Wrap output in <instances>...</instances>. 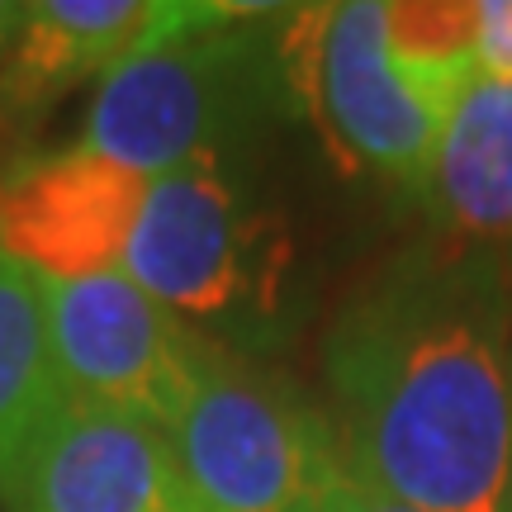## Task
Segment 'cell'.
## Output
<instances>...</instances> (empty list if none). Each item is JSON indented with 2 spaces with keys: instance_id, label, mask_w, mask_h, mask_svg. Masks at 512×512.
<instances>
[{
  "instance_id": "16",
  "label": "cell",
  "mask_w": 512,
  "mask_h": 512,
  "mask_svg": "<svg viewBox=\"0 0 512 512\" xmlns=\"http://www.w3.org/2000/svg\"><path fill=\"white\" fill-rule=\"evenodd\" d=\"M508 512H512V489H508Z\"/></svg>"
},
{
  "instance_id": "9",
  "label": "cell",
  "mask_w": 512,
  "mask_h": 512,
  "mask_svg": "<svg viewBox=\"0 0 512 512\" xmlns=\"http://www.w3.org/2000/svg\"><path fill=\"white\" fill-rule=\"evenodd\" d=\"M219 5L181 0H38L24 5L15 43L0 62V100L38 110L91 76H105L162 38L200 24Z\"/></svg>"
},
{
  "instance_id": "13",
  "label": "cell",
  "mask_w": 512,
  "mask_h": 512,
  "mask_svg": "<svg viewBox=\"0 0 512 512\" xmlns=\"http://www.w3.org/2000/svg\"><path fill=\"white\" fill-rule=\"evenodd\" d=\"M475 67L512 81V0L475 5Z\"/></svg>"
},
{
  "instance_id": "1",
  "label": "cell",
  "mask_w": 512,
  "mask_h": 512,
  "mask_svg": "<svg viewBox=\"0 0 512 512\" xmlns=\"http://www.w3.org/2000/svg\"><path fill=\"white\" fill-rule=\"evenodd\" d=\"M342 460L418 512H508L512 285L498 256L418 247L323 342Z\"/></svg>"
},
{
  "instance_id": "8",
  "label": "cell",
  "mask_w": 512,
  "mask_h": 512,
  "mask_svg": "<svg viewBox=\"0 0 512 512\" xmlns=\"http://www.w3.org/2000/svg\"><path fill=\"white\" fill-rule=\"evenodd\" d=\"M147 181L86 147L43 157L0 185V252L38 280L119 271Z\"/></svg>"
},
{
  "instance_id": "4",
  "label": "cell",
  "mask_w": 512,
  "mask_h": 512,
  "mask_svg": "<svg viewBox=\"0 0 512 512\" xmlns=\"http://www.w3.org/2000/svg\"><path fill=\"white\" fill-rule=\"evenodd\" d=\"M166 441L200 512H318L347 470L328 413L275 366L214 337Z\"/></svg>"
},
{
  "instance_id": "2",
  "label": "cell",
  "mask_w": 512,
  "mask_h": 512,
  "mask_svg": "<svg viewBox=\"0 0 512 512\" xmlns=\"http://www.w3.org/2000/svg\"><path fill=\"white\" fill-rule=\"evenodd\" d=\"M285 15L271 5H219L119 62L95 91L81 147L143 181L195 162H242L290 95Z\"/></svg>"
},
{
  "instance_id": "15",
  "label": "cell",
  "mask_w": 512,
  "mask_h": 512,
  "mask_svg": "<svg viewBox=\"0 0 512 512\" xmlns=\"http://www.w3.org/2000/svg\"><path fill=\"white\" fill-rule=\"evenodd\" d=\"M19 15H24V5H5V0H0V62H5V53H10V43H15Z\"/></svg>"
},
{
  "instance_id": "5",
  "label": "cell",
  "mask_w": 512,
  "mask_h": 512,
  "mask_svg": "<svg viewBox=\"0 0 512 512\" xmlns=\"http://www.w3.org/2000/svg\"><path fill=\"white\" fill-rule=\"evenodd\" d=\"M285 76L347 171L422 190L456 86L408 67L389 48V15L375 0L309 5L285 15Z\"/></svg>"
},
{
  "instance_id": "11",
  "label": "cell",
  "mask_w": 512,
  "mask_h": 512,
  "mask_svg": "<svg viewBox=\"0 0 512 512\" xmlns=\"http://www.w3.org/2000/svg\"><path fill=\"white\" fill-rule=\"evenodd\" d=\"M62 399L48 337V294L24 261L0 252V465Z\"/></svg>"
},
{
  "instance_id": "7",
  "label": "cell",
  "mask_w": 512,
  "mask_h": 512,
  "mask_svg": "<svg viewBox=\"0 0 512 512\" xmlns=\"http://www.w3.org/2000/svg\"><path fill=\"white\" fill-rule=\"evenodd\" d=\"M5 512H200L157 422L62 399L0 465Z\"/></svg>"
},
{
  "instance_id": "6",
  "label": "cell",
  "mask_w": 512,
  "mask_h": 512,
  "mask_svg": "<svg viewBox=\"0 0 512 512\" xmlns=\"http://www.w3.org/2000/svg\"><path fill=\"white\" fill-rule=\"evenodd\" d=\"M43 294L57 389L166 432L209 337L147 299L124 271L43 280Z\"/></svg>"
},
{
  "instance_id": "10",
  "label": "cell",
  "mask_w": 512,
  "mask_h": 512,
  "mask_svg": "<svg viewBox=\"0 0 512 512\" xmlns=\"http://www.w3.org/2000/svg\"><path fill=\"white\" fill-rule=\"evenodd\" d=\"M422 195L451 247H512V81L475 67L456 86Z\"/></svg>"
},
{
  "instance_id": "12",
  "label": "cell",
  "mask_w": 512,
  "mask_h": 512,
  "mask_svg": "<svg viewBox=\"0 0 512 512\" xmlns=\"http://www.w3.org/2000/svg\"><path fill=\"white\" fill-rule=\"evenodd\" d=\"M389 15V48L441 81H460L475 72V5H446V0H418V5H384Z\"/></svg>"
},
{
  "instance_id": "14",
  "label": "cell",
  "mask_w": 512,
  "mask_h": 512,
  "mask_svg": "<svg viewBox=\"0 0 512 512\" xmlns=\"http://www.w3.org/2000/svg\"><path fill=\"white\" fill-rule=\"evenodd\" d=\"M318 512H418V508H408L399 498L370 489L366 479H356L351 470H342V475L332 479V489H328V498H323Z\"/></svg>"
},
{
  "instance_id": "3",
  "label": "cell",
  "mask_w": 512,
  "mask_h": 512,
  "mask_svg": "<svg viewBox=\"0 0 512 512\" xmlns=\"http://www.w3.org/2000/svg\"><path fill=\"white\" fill-rule=\"evenodd\" d=\"M299 247L238 162H195L147 181L119 271L223 347H261L285 328Z\"/></svg>"
}]
</instances>
